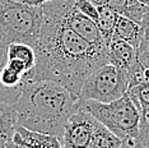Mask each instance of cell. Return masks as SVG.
<instances>
[{
	"mask_svg": "<svg viewBox=\"0 0 149 148\" xmlns=\"http://www.w3.org/2000/svg\"><path fill=\"white\" fill-rule=\"evenodd\" d=\"M72 0L42 4V24L35 46L36 64L23 74V82L50 79L65 86L79 98L83 82L93 70L108 63L107 47H97L74 32L65 22Z\"/></svg>",
	"mask_w": 149,
	"mask_h": 148,
	"instance_id": "obj_1",
	"label": "cell"
},
{
	"mask_svg": "<svg viewBox=\"0 0 149 148\" xmlns=\"http://www.w3.org/2000/svg\"><path fill=\"white\" fill-rule=\"evenodd\" d=\"M14 106L18 125L60 139L69 117L80 109V100L60 83L37 79L22 82Z\"/></svg>",
	"mask_w": 149,
	"mask_h": 148,
	"instance_id": "obj_2",
	"label": "cell"
},
{
	"mask_svg": "<svg viewBox=\"0 0 149 148\" xmlns=\"http://www.w3.org/2000/svg\"><path fill=\"white\" fill-rule=\"evenodd\" d=\"M42 24V6L0 0V46L27 43L35 47Z\"/></svg>",
	"mask_w": 149,
	"mask_h": 148,
	"instance_id": "obj_3",
	"label": "cell"
},
{
	"mask_svg": "<svg viewBox=\"0 0 149 148\" xmlns=\"http://www.w3.org/2000/svg\"><path fill=\"white\" fill-rule=\"evenodd\" d=\"M80 106L91 112L100 123L107 126L124 142H134L139 134L140 111L127 92L110 103L98 101H80Z\"/></svg>",
	"mask_w": 149,
	"mask_h": 148,
	"instance_id": "obj_4",
	"label": "cell"
},
{
	"mask_svg": "<svg viewBox=\"0 0 149 148\" xmlns=\"http://www.w3.org/2000/svg\"><path fill=\"white\" fill-rule=\"evenodd\" d=\"M129 89L127 70L106 63L86 78L79 92V100L110 103L121 98Z\"/></svg>",
	"mask_w": 149,
	"mask_h": 148,
	"instance_id": "obj_5",
	"label": "cell"
},
{
	"mask_svg": "<svg viewBox=\"0 0 149 148\" xmlns=\"http://www.w3.org/2000/svg\"><path fill=\"white\" fill-rule=\"evenodd\" d=\"M98 120L82 106L74 112L64 126L60 142L63 148H88Z\"/></svg>",
	"mask_w": 149,
	"mask_h": 148,
	"instance_id": "obj_6",
	"label": "cell"
},
{
	"mask_svg": "<svg viewBox=\"0 0 149 148\" xmlns=\"http://www.w3.org/2000/svg\"><path fill=\"white\" fill-rule=\"evenodd\" d=\"M65 22L74 32H77L89 43L97 46V47H107L98 24L77 8L74 0H72L70 5L66 9Z\"/></svg>",
	"mask_w": 149,
	"mask_h": 148,
	"instance_id": "obj_7",
	"label": "cell"
},
{
	"mask_svg": "<svg viewBox=\"0 0 149 148\" xmlns=\"http://www.w3.org/2000/svg\"><path fill=\"white\" fill-rule=\"evenodd\" d=\"M8 148H63V146L55 135L33 132L18 125Z\"/></svg>",
	"mask_w": 149,
	"mask_h": 148,
	"instance_id": "obj_8",
	"label": "cell"
},
{
	"mask_svg": "<svg viewBox=\"0 0 149 148\" xmlns=\"http://www.w3.org/2000/svg\"><path fill=\"white\" fill-rule=\"evenodd\" d=\"M107 58L108 63L120 69L127 70L136 61V49L118 36L113 35L107 42Z\"/></svg>",
	"mask_w": 149,
	"mask_h": 148,
	"instance_id": "obj_9",
	"label": "cell"
},
{
	"mask_svg": "<svg viewBox=\"0 0 149 148\" xmlns=\"http://www.w3.org/2000/svg\"><path fill=\"white\" fill-rule=\"evenodd\" d=\"M18 126L15 106L0 102V148H8Z\"/></svg>",
	"mask_w": 149,
	"mask_h": 148,
	"instance_id": "obj_10",
	"label": "cell"
},
{
	"mask_svg": "<svg viewBox=\"0 0 149 148\" xmlns=\"http://www.w3.org/2000/svg\"><path fill=\"white\" fill-rule=\"evenodd\" d=\"M115 35L118 36L120 38H123L124 41L129 42L130 45H133L135 49L139 47V45L144 38V32L141 26L135 21H133V19L121 14L117 19Z\"/></svg>",
	"mask_w": 149,
	"mask_h": 148,
	"instance_id": "obj_11",
	"label": "cell"
},
{
	"mask_svg": "<svg viewBox=\"0 0 149 148\" xmlns=\"http://www.w3.org/2000/svg\"><path fill=\"white\" fill-rule=\"evenodd\" d=\"M123 144L124 140L121 138L98 121L88 148H120Z\"/></svg>",
	"mask_w": 149,
	"mask_h": 148,
	"instance_id": "obj_12",
	"label": "cell"
},
{
	"mask_svg": "<svg viewBox=\"0 0 149 148\" xmlns=\"http://www.w3.org/2000/svg\"><path fill=\"white\" fill-rule=\"evenodd\" d=\"M97 6H98V13H100L97 24L100 27L107 45V42L111 40V37L115 35V28H116V23L120 14L115 9L110 8L107 5H97Z\"/></svg>",
	"mask_w": 149,
	"mask_h": 148,
	"instance_id": "obj_13",
	"label": "cell"
},
{
	"mask_svg": "<svg viewBox=\"0 0 149 148\" xmlns=\"http://www.w3.org/2000/svg\"><path fill=\"white\" fill-rule=\"evenodd\" d=\"M8 59H18L31 70L36 64V50L27 43H12L8 47Z\"/></svg>",
	"mask_w": 149,
	"mask_h": 148,
	"instance_id": "obj_14",
	"label": "cell"
},
{
	"mask_svg": "<svg viewBox=\"0 0 149 148\" xmlns=\"http://www.w3.org/2000/svg\"><path fill=\"white\" fill-rule=\"evenodd\" d=\"M127 95L130 96V98L133 100V102L140 112L144 109L149 107V84H138L129 87Z\"/></svg>",
	"mask_w": 149,
	"mask_h": 148,
	"instance_id": "obj_15",
	"label": "cell"
},
{
	"mask_svg": "<svg viewBox=\"0 0 149 148\" xmlns=\"http://www.w3.org/2000/svg\"><path fill=\"white\" fill-rule=\"evenodd\" d=\"M5 64H0V73H1V69L4 68ZM22 92V86L19 87H6L1 83V79H0V102H6V103H12V105H15L17 100L19 98Z\"/></svg>",
	"mask_w": 149,
	"mask_h": 148,
	"instance_id": "obj_16",
	"label": "cell"
},
{
	"mask_svg": "<svg viewBox=\"0 0 149 148\" xmlns=\"http://www.w3.org/2000/svg\"><path fill=\"white\" fill-rule=\"evenodd\" d=\"M138 143L141 146L149 147V107L144 109L140 112V120H139V134L136 139Z\"/></svg>",
	"mask_w": 149,
	"mask_h": 148,
	"instance_id": "obj_17",
	"label": "cell"
},
{
	"mask_svg": "<svg viewBox=\"0 0 149 148\" xmlns=\"http://www.w3.org/2000/svg\"><path fill=\"white\" fill-rule=\"evenodd\" d=\"M0 79H1L3 84L6 87H19L22 86L23 75L4 65V68L1 69V73H0Z\"/></svg>",
	"mask_w": 149,
	"mask_h": 148,
	"instance_id": "obj_18",
	"label": "cell"
},
{
	"mask_svg": "<svg viewBox=\"0 0 149 148\" xmlns=\"http://www.w3.org/2000/svg\"><path fill=\"white\" fill-rule=\"evenodd\" d=\"M74 3H75V6L83 14L89 17L91 19H93L97 23L100 13H98V6L94 4L92 0H74Z\"/></svg>",
	"mask_w": 149,
	"mask_h": 148,
	"instance_id": "obj_19",
	"label": "cell"
},
{
	"mask_svg": "<svg viewBox=\"0 0 149 148\" xmlns=\"http://www.w3.org/2000/svg\"><path fill=\"white\" fill-rule=\"evenodd\" d=\"M136 59L140 64L149 66V40L143 38L141 43L136 49Z\"/></svg>",
	"mask_w": 149,
	"mask_h": 148,
	"instance_id": "obj_20",
	"label": "cell"
},
{
	"mask_svg": "<svg viewBox=\"0 0 149 148\" xmlns=\"http://www.w3.org/2000/svg\"><path fill=\"white\" fill-rule=\"evenodd\" d=\"M92 1L96 5H107L110 8L115 9L118 14H123L129 0H92Z\"/></svg>",
	"mask_w": 149,
	"mask_h": 148,
	"instance_id": "obj_21",
	"label": "cell"
},
{
	"mask_svg": "<svg viewBox=\"0 0 149 148\" xmlns=\"http://www.w3.org/2000/svg\"><path fill=\"white\" fill-rule=\"evenodd\" d=\"M140 26H141V28H143V32H144V38L149 40V6H148L147 12H145L143 19H141Z\"/></svg>",
	"mask_w": 149,
	"mask_h": 148,
	"instance_id": "obj_22",
	"label": "cell"
},
{
	"mask_svg": "<svg viewBox=\"0 0 149 148\" xmlns=\"http://www.w3.org/2000/svg\"><path fill=\"white\" fill-rule=\"evenodd\" d=\"M18 3H23V4H28V5H42L47 1H51V0H14Z\"/></svg>",
	"mask_w": 149,
	"mask_h": 148,
	"instance_id": "obj_23",
	"label": "cell"
},
{
	"mask_svg": "<svg viewBox=\"0 0 149 148\" xmlns=\"http://www.w3.org/2000/svg\"><path fill=\"white\" fill-rule=\"evenodd\" d=\"M120 148H149V147L141 146L140 143H138L136 140H134V142H124V144Z\"/></svg>",
	"mask_w": 149,
	"mask_h": 148,
	"instance_id": "obj_24",
	"label": "cell"
},
{
	"mask_svg": "<svg viewBox=\"0 0 149 148\" xmlns=\"http://www.w3.org/2000/svg\"><path fill=\"white\" fill-rule=\"evenodd\" d=\"M139 1H141L143 4H145V5H149V0H139Z\"/></svg>",
	"mask_w": 149,
	"mask_h": 148,
	"instance_id": "obj_25",
	"label": "cell"
}]
</instances>
